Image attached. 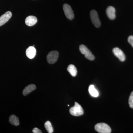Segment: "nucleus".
Instances as JSON below:
<instances>
[{
  "label": "nucleus",
  "mask_w": 133,
  "mask_h": 133,
  "mask_svg": "<svg viewBox=\"0 0 133 133\" xmlns=\"http://www.w3.org/2000/svg\"><path fill=\"white\" fill-rule=\"evenodd\" d=\"M95 131L100 133H110L111 132V128L107 124L104 123H100L95 126Z\"/></svg>",
  "instance_id": "nucleus-2"
},
{
  "label": "nucleus",
  "mask_w": 133,
  "mask_h": 133,
  "mask_svg": "<svg viewBox=\"0 0 133 133\" xmlns=\"http://www.w3.org/2000/svg\"><path fill=\"white\" fill-rule=\"evenodd\" d=\"M37 21V18L36 17L33 16H29L26 18L25 23L27 26H32L35 24Z\"/></svg>",
  "instance_id": "nucleus-10"
},
{
  "label": "nucleus",
  "mask_w": 133,
  "mask_h": 133,
  "mask_svg": "<svg viewBox=\"0 0 133 133\" xmlns=\"http://www.w3.org/2000/svg\"><path fill=\"white\" fill-rule=\"evenodd\" d=\"M113 52L115 56L121 62H124L126 59L125 56L119 48H115L113 49Z\"/></svg>",
  "instance_id": "nucleus-7"
},
{
  "label": "nucleus",
  "mask_w": 133,
  "mask_h": 133,
  "mask_svg": "<svg viewBox=\"0 0 133 133\" xmlns=\"http://www.w3.org/2000/svg\"><path fill=\"white\" fill-rule=\"evenodd\" d=\"M129 104L131 108H133V91L131 93L129 99Z\"/></svg>",
  "instance_id": "nucleus-17"
},
{
  "label": "nucleus",
  "mask_w": 133,
  "mask_h": 133,
  "mask_svg": "<svg viewBox=\"0 0 133 133\" xmlns=\"http://www.w3.org/2000/svg\"><path fill=\"white\" fill-rule=\"evenodd\" d=\"M44 127L48 133H52L53 132V128H52L50 122L49 121H46L44 124Z\"/></svg>",
  "instance_id": "nucleus-16"
},
{
  "label": "nucleus",
  "mask_w": 133,
  "mask_h": 133,
  "mask_svg": "<svg viewBox=\"0 0 133 133\" xmlns=\"http://www.w3.org/2000/svg\"><path fill=\"white\" fill-rule=\"evenodd\" d=\"M70 112L73 116H78L83 114L84 110L79 104L77 102H75L74 106L70 109Z\"/></svg>",
  "instance_id": "nucleus-1"
},
{
  "label": "nucleus",
  "mask_w": 133,
  "mask_h": 133,
  "mask_svg": "<svg viewBox=\"0 0 133 133\" xmlns=\"http://www.w3.org/2000/svg\"><path fill=\"white\" fill-rule=\"evenodd\" d=\"M12 13L10 11L6 12L0 17V26L6 23L11 18Z\"/></svg>",
  "instance_id": "nucleus-8"
},
{
  "label": "nucleus",
  "mask_w": 133,
  "mask_h": 133,
  "mask_svg": "<svg viewBox=\"0 0 133 133\" xmlns=\"http://www.w3.org/2000/svg\"><path fill=\"white\" fill-rule=\"evenodd\" d=\"M90 18L94 26L96 28H99L101 26V22L98 16L97 12L95 10H91L90 14Z\"/></svg>",
  "instance_id": "nucleus-4"
},
{
  "label": "nucleus",
  "mask_w": 133,
  "mask_h": 133,
  "mask_svg": "<svg viewBox=\"0 0 133 133\" xmlns=\"http://www.w3.org/2000/svg\"><path fill=\"white\" fill-rule=\"evenodd\" d=\"M33 133H42V132L39 129L37 128H35L33 130Z\"/></svg>",
  "instance_id": "nucleus-19"
},
{
  "label": "nucleus",
  "mask_w": 133,
  "mask_h": 133,
  "mask_svg": "<svg viewBox=\"0 0 133 133\" xmlns=\"http://www.w3.org/2000/svg\"><path fill=\"white\" fill-rule=\"evenodd\" d=\"M88 91L92 97H97L99 96V94L94 85H91L88 88Z\"/></svg>",
  "instance_id": "nucleus-13"
},
{
  "label": "nucleus",
  "mask_w": 133,
  "mask_h": 133,
  "mask_svg": "<svg viewBox=\"0 0 133 133\" xmlns=\"http://www.w3.org/2000/svg\"><path fill=\"white\" fill-rule=\"evenodd\" d=\"M59 56V53L56 51L50 52L47 57V61L50 64L55 63L57 61Z\"/></svg>",
  "instance_id": "nucleus-5"
},
{
  "label": "nucleus",
  "mask_w": 133,
  "mask_h": 133,
  "mask_svg": "<svg viewBox=\"0 0 133 133\" xmlns=\"http://www.w3.org/2000/svg\"><path fill=\"white\" fill-rule=\"evenodd\" d=\"M79 50L81 53L84 55L86 58L87 59L90 60H93L95 59V57L85 45L83 44L80 45Z\"/></svg>",
  "instance_id": "nucleus-3"
},
{
  "label": "nucleus",
  "mask_w": 133,
  "mask_h": 133,
  "mask_svg": "<svg viewBox=\"0 0 133 133\" xmlns=\"http://www.w3.org/2000/svg\"><path fill=\"white\" fill-rule=\"evenodd\" d=\"M36 88L35 85L33 84L29 85L28 86L25 87V88L23 90V94L24 96H26L29 94L30 93L34 91Z\"/></svg>",
  "instance_id": "nucleus-12"
},
{
  "label": "nucleus",
  "mask_w": 133,
  "mask_h": 133,
  "mask_svg": "<svg viewBox=\"0 0 133 133\" xmlns=\"http://www.w3.org/2000/svg\"><path fill=\"white\" fill-rule=\"evenodd\" d=\"M128 41L129 43L132 45V47H133V36H129L128 39Z\"/></svg>",
  "instance_id": "nucleus-18"
},
{
  "label": "nucleus",
  "mask_w": 133,
  "mask_h": 133,
  "mask_svg": "<svg viewBox=\"0 0 133 133\" xmlns=\"http://www.w3.org/2000/svg\"><path fill=\"white\" fill-rule=\"evenodd\" d=\"M67 71L73 77H75L77 73V71L75 66L72 64H70L68 66L67 69Z\"/></svg>",
  "instance_id": "nucleus-15"
},
{
  "label": "nucleus",
  "mask_w": 133,
  "mask_h": 133,
  "mask_svg": "<svg viewBox=\"0 0 133 133\" xmlns=\"http://www.w3.org/2000/svg\"><path fill=\"white\" fill-rule=\"evenodd\" d=\"M63 9L67 19L72 20L74 18V13L70 5L67 4H64L63 6Z\"/></svg>",
  "instance_id": "nucleus-6"
},
{
  "label": "nucleus",
  "mask_w": 133,
  "mask_h": 133,
  "mask_svg": "<svg viewBox=\"0 0 133 133\" xmlns=\"http://www.w3.org/2000/svg\"><path fill=\"white\" fill-rule=\"evenodd\" d=\"M9 122L10 124L16 126L19 125L20 123L19 118L15 115H12L10 116Z\"/></svg>",
  "instance_id": "nucleus-14"
},
{
  "label": "nucleus",
  "mask_w": 133,
  "mask_h": 133,
  "mask_svg": "<svg viewBox=\"0 0 133 133\" xmlns=\"http://www.w3.org/2000/svg\"><path fill=\"white\" fill-rule=\"evenodd\" d=\"M115 9L113 7L110 6L108 7L106 9V14L108 17L111 20H114L116 17Z\"/></svg>",
  "instance_id": "nucleus-9"
},
{
  "label": "nucleus",
  "mask_w": 133,
  "mask_h": 133,
  "mask_svg": "<svg viewBox=\"0 0 133 133\" xmlns=\"http://www.w3.org/2000/svg\"><path fill=\"white\" fill-rule=\"evenodd\" d=\"M36 52L35 48L33 46H30L26 50V56L29 59H33L35 56Z\"/></svg>",
  "instance_id": "nucleus-11"
}]
</instances>
